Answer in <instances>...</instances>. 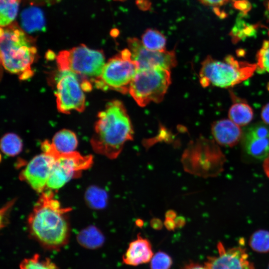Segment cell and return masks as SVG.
Returning <instances> with one entry per match:
<instances>
[{"instance_id":"52a82bcc","label":"cell","mask_w":269,"mask_h":269,"mask_svg":"<svg viewBox=\"0 0 269 269\" xmlns=\"http://www.w3.org/2000/svg\"><path fill=\"white\" fill-rule=\"evenodd\" d=\"M138 67L128 48L121 51L106 63L101 75L94 80L97 88L126 94Z\"/></svg>"},{"instance_id":"f546056e","label":"cell","mask_w":269,"mask_h":269,"mask_svg":"<svg viewBox=\"0 0 269 269\" xmlns=\"http://www.w3.org/2000/svg\"><path fill=\"white\" fill-rule=\"evenodd\" d=\"M60 0H28L34 5H51L60 1Z\"/></svg>"},{"instance_id":"8992f818","label":"cell","mask_w":269,"mask_h":269,"mask_svg":"<svg viewBox=\"0 0 269 269\" xmlns=\"http://www.w3.org/2000/svg\"><path fill=\"white\" fill-rule=\"evenodd\" d=\"M171 82L170 70L138 69L130 84L129 93L136 104L143 107L151 102L162 101Z\"/></svg>"},{"instance_id":"ac0fdd59","label":"cell","mask_w":269,"mask_h":269,"mask_svg":"<svg viewBox=\"0 0 269 269\" xmlns=\"http://www.w3.org/2000/svg\"><path fill=\"white\" fill-rule=\"evenodd\" d=\"M77 240L84 248L96 249L103 245L105 238L97 227L92 225L80 231L77 236Z\"/></svg>"},{"instance_id":"277c9868","label":"cell","mask_w":269,"mask_h":269,"mask_svg":"<svg viewBox=\"0 0 269 269\" xmlns=\"http://www.w3.org/2000/svg\"><path fill=\"white\" fill-rule=\"evenodd\" d=\"M257 68V64L239 61L231 55L222 60L208 56L201 63L199 82L204 88H229L250 78Z\"/></svg>"},{"instance_id":"d6a6232c","label":"cell","mask_w":269,"mask_h":269,"mask_svg":"<svg viewBox=\"0 0 269 269\" xmlns=\"http://www.w3.org/2000/svg\"><path fill=\"white\" fill-rule=\"evenodd\" d=\"M181 269H207L204 266L195 263L190 262L186 264Z\"/></svg>"},{"instance_id":"7c38bea8","label":"cell","mask_w":269,"mask_h":269,"mask_svg":"<svg viewBox=\"0 0 269 269\" xmlns=\"http://www.w3.org/2000/svg\"><path fill=\"white\" fill-rule=\"evenodd\" d=\"M54 163V157L43 152L28 163L20 173V179L41 194L47 188V182Z\"/></svg>"},{"instance_id":"83f0119b","label":"cell","mask_w":269,"mask_h":269,"mask_svg":"<svg viewBox=\"0 0 269 269\" xmlns=\"http://www.w3.org/2000/svg\"><path fill=\"white\" fill-rule=\"evenodd\" d=\"M14 200H11L4 205L0 211V227L2 228L7 223V212L14 203Z\"/></svg>"},{"instance_id":"ab89813d","label":"cell","mask_w":269,"mask_h":269,"mask_svg":"<svg viewBox=\"0 0 269 269\" xmlns=\"http://www.w3.org/2000/svg\"><path fill=\"white\" fill-rule=\"evenodd\" d=\"M268 269H269V266H268Z\"/></svg>"},{"instance_id":"4dcf8cb0","label":"cell","mask_w":269,"mask_h":269,"mask_svg":"<svg viewBox=\"0 0 269 269\" xmlns=\"http://www.w3.org/2000/svg\"><path fill=\"white\" fill-rule=\"evenodd\" d=\"M261 117L264 123L269 125V103L263 107L261 112Z\"/></svg>"},{"instance_id":"e0dca14e","label":"cell","mask_w":269,"mask_h":269,"mask_svg":"<svg viewBox=\"0 0 269 269\" xmlns=\"http://www.w3.org/2000/svg\"><path fill=\"white\" fill-rule=\"evenodd\" d=\"M21 25L28 32L44 31L45 19L43 12L36 7L25 9L21 14Z\"/></svg>"},{"instance_id":"30bf717a","label":"cell","mask_w":269,"mask_h":269,"mask_svg":"<svg viewBox=\"0 0 269 269\" xmlns=\"http://www.w3.org/2000/svg\"><path fill=\"white\" fill-rule=\"evenodd\" d=\"M241 141L243 161H264L269 156V125L258 123L250 126L243 131Z\"/></svg>"},{"instance_id":"e575fe53","label":"cell","mask_w":269,"mask_h":269,"mask_svg":"<svg viewBox=\"0 0 269 269\" xmlns=\"http://www.w3.org/2000/svg\"><path fill=\"white\" fill-rule=\"evenodd\" d=\"M176 228L182 227L185 224V219L181 216L178 217L174 219Z\"/></svg>"},{"instance_id":"9c48e42d","label":"cell","mask_w":269,"mask_h":269,"mask_svg":"<svg viewBox=\"0 0 269 269\" xmlns=\"http://www.w3.org/2000/svg\"><path fill=\"white\" fill-rule=\"evenodd\" d=\"M60 72L55 91L58 111L67 114L73 110L83 112L85 97L78 75L70 71Z\"/></svg>"},{"instance_id":"ffe728a7","label":"cell","mask_w":269,"mask_h":269,"mask_svg":"<svg viewBox=\"0 0 269 269\" xmlns=\"http://www.w3.org/2000/svg\"><path fill=\"white\" fill-rule=\"evenodd\" d=\"M140 41L143 45L149 50H166V39L161 32L156 29L147 28L142 33Z\"/></svg>"},{"instance_id":"5bb4252c","label":"cell","mask_w":269,"mask_h":269,"mask_svg":"<svg viewBox=\"0 0 269 269\" xmlns=\"http://www.w3.org/2000/svg\"><path fill=\"white\" fill-rule=\"evenodd\" d=\"M211 133L218 143L232 147L241 140L243 131L231 120L223 119L212 124Z\"/></svg>"},{"instance_id":"d6986e66","label":"cell","mask_w":269,"mask_h":269,"mask_svg":"<svg viewBox=\"0 0 269 269\" xmlns=\"http://www.w3.org/2000/svg\"><path fill=\"white\" fill-rule=\"evenodd\" d=\"M52 143L59 152L69 153L75 151L78 145V139L74 132L63 129L55 134Z\"/></svg>"},{"instance_id":"603a6c76","label":"cell","mask_w":269,"mask_h":269,"mask_svg":"<svg viewBox=\"0 0 269 269\" xmlns=\"http://www.w3.org/2000/svg\"><path fill=\"white\" fill-rule=\"evenodd\" d=\"M23 147L21 138L16 134L7 133L0 140V149L7 156H13L18 154Z\"/></svg>"},{"instance_id":"60d3db41","label":"cell","mask_w":269,"mask_h":269,"mask_svg":"<svg viewBox=\"0 0 269 269\" xmlns=\"http://www.w3.org/2000/svg\"></svg>"},{"instance_id":"2e32d148","label":"cell","mask_w":269,"mask_h":269,"mask_svg":"<svg viewBox=\"0 0 269 269\" xmlns=\"http://www.w3.org/2000/svg\"><path fill=\"white\" fill-rule=\"evenodd\" d=\"M230 93L233 104L229 110V118L239 126H246L253 118V109L245 100L237 97L232 92Z\"/></svg>"},{"instance_id":"cb8c5ba5","label":"cell","mask_w":269,"mask_h":269,"mask_svg":"<svg viewBox=\"0 0 269 269\" xmlns=\"http://www.w3.org/2000/svg\"><path fill=\"white\" fill-rule=\"evenodd\" d=\"M20 269H57L56 264L48 258H42L38 254L24 259L20 264Z\"/></svg>"},{"instance_id":"4316f807","label":"cell","mask_w":269,"mask_h":269,"mask_svg":"<svg viewBox=\"0 0 269 269\" xmlns=\"http://www.w3.org/2000/svg\"><path fill=\"white\" fill-rule=\"evenodd\" d=\"M257 68L259 72L269 73V40H265L257 54Z\"/></svg>"},{"instance_id":"3957f363","label":"cell","mask_w":269,"mask_h":269,"mask_svg":"<svg viewBox=\"0 0 269 269\" xmlns=\"http://www.w3.org/2000/svg\"><path fill=\"white\" fill-rule=\"evenodd\" d=\"M0 60L7 71L20 80L31 77L37 49L33 40L15 23L0 27Z\"/></svg>"},{"instance_id":"6da1fadb","label":"cell","mask_w":269,"mask_h":269,"mask_svg":"<svg viewBox=\"0 0 269 269\" xmlns=\"http://www.w3.org/2000/svg\"><path fill=\"white\" fill-rule=\"evenodd\" d=\"M71 210L61 206L54 198L52 190L43 192L28 218L30 234L47 249L62 247L67 243L69 237L67 214Z\"/></svg>"},{"instance_id":"f35d334b","label":"cell","mask_w":269,"mask_h":269,"mask_svg":"<svg viewBox=\"0 0 269 269\" xmlns=\"http://www.w3.org/2000/svg\"><path fill=\"white\" fill-rule=\"evenodd\" d=\"M117 0V1H124L126 0Z\"/></svg>"},{"instance_id":"7402d4cb","label":"cell","mask_w":269,"mask_h":269,"mask_svg":"<svg viewBox=\"0 0 269 269\" xmlns=\"http://www.w3.org/2000/svg\"><path fill=\"white\" fill-rule=\"evenodd\" d=\"M20 0H0V25L4 27L15 19Z\"/></svg>"},{"instance_id":"f1b7e54d","label":"cell","mask_w":269,"mask_h":269,"mask_svg":"<svg viewBox=\"0 0 269 269\" xmlns=\"http://www.w3.org/2000/svg\"><path fill=\"white\" fill-rule=\"evenodd\" d=\"M203 4L215 8L224 5L233 0H199Z\"/></svg>"},{"instance_id":"44dd1931","label":"cell","mask_w":269,"mask_h":269,"mask_svg":"<svg viewBox=\"0 0 269 269\" xmlns=\"http://www.w3.org/2000/svg\"><path fill=\"white\" fill-rule=\"evenodd\" d=\"M84 198L88 206L94 209H102L107 205V193L103 189L95 185L91 186L87 189Z\"/></svg>"},{"instance_id":"d4e9b609","label":"cell","mask_w":269,"mask_h":269,"mask_svg":"<svg viewBox=\"0 0 269 269\" xmlns=\"http://www.w3.org/2000/svg\"><path fill=\"white\" fill-rule=\"evenodd\" d=\"M249 245L257 252H269V232L260 230L254 232L250 238Z\"/></svg>"},{"instance_id":"d590c367","label":"cell","mask_w":269,"mask_h":269,"mask_svg":"<svg viewBox=\"0 0 269 269\" xmlns=\"http://www.w3.org/2000/svg\"><path fill=\"white\" fill-rule=\"evenodd\" d=\"M263 168L267 176L269 178V156L264 161Z\"/></svg>"},{"instance_id":"1f68e13d","label":"cell","mask_w":269,"mask_h":269,"mask_svg":"<svg viewBox=\"0 0 269 269\" xmlns=\"http://www.w3.org/2000/svg\"><path fill=\"white\" fill-rule=\"evenodd\" d=\"M164 225L169 231H174L176 228L174 219L165 218Z\"/></svg>"},{"instance_id":"5b68a950","label":"cell","mask_w":269,"mask_h":269,"mask_svg":"<svg viewBox=\"0 0 269 269\" xmlns=\"http://www.w3.org/2000/svg\"><path fill=\"white\" fill-rule=\"evenodd\" d=\"M41 147L43 152L54 158L47 182V188L51 190L60 189L71 179L80 177L82 172L93 164L92 155H82L75 151L61 153L48 140L43 141Z\"/></svg>"},{"instance_id":"8fae6325","label":"cell","mask_w":269,"mask_h":269,"mask_svg":"<svg viewBox=\"0 0 269 269\" xmlns=\"http://www.w3.org/2000/svg\"><path fill=\"white\" fill-rule=\"evenodd\" d=\"M127 44L132 57L139 69L162 68L170 70L177 64L174 50H149L136 37L128 38Z\"/></svg>"},{"instance_id":"ba28073f","label":"cell","mask_w":269,"mask_h":269,"mask_svg":"<svg viewBox=\"0 0 269 269\" xmlns=\"http://www.w3.org/2000/svg\"><path fill=\"white\" fill-rule=\"evenodd\" d=\"M56 61L60 71H70L94 80L101 75L106 64L102 51L90 49L84 44L60 51Z\"/></svg>"},{"instance_id":"74e56055","label":"cell","mask_w":269,"mask_h":269,"mask_svg":"<svg viewBox=\"0 0 269 269\" xmlns=\"http://www.w3.org/2000/svg\"><path fill=\"white\" fill-rule=\"evenodd\" d=\"M135 224L138 227H142L143 225V222L142 220L138 219L136 220Z\"/></svg>"},{"instance_id":"7a4b0ae2","label":"cell","mask_w":269,"mask_h":269,"mask_svg":"<svg viewBox=\"0 0 269 269\" xmlns=\"http://www.w3.org/2000/svg\"><path fill=\"white\" fill-rule=\"evenodd\" d=\"M134 133L124 105L119 100H112L98 115L91 144L97 153L114 159L120 155L126 142L133 139Z\"/></svg>"},{"instance_id":"4fadbf2b","label":"cell","mask_w":269,"mask_h":269,"mask_svg":"<svg viewBox=\"0 0 269 269\" xmlns=\"http://www.w3.org/2000/svg\"><path fill=\"white\" fill-rule=\"evenodd\" d=\"M217 249L218 255L208 257L204 264L207 269H255L243 247L238 246L226 249L219 242Z\"/></svg>"},{"instance_id":"9a60e30c","label":"cell","mask_w":269,"mask_h":269,"mask_svg":"<svg viewBox=\"0 0 269 269\" xmlns=\"http://www.w3.org/2000/svg\"><path fill=\"white\" fill-rule=\"evenodd\" d=\"M153 256L149 240L138 234L136 239L132 241L123 256V262L127 265L137 266L151 261Z\"/></svg>"},{"instance_id":"8d00e7d4","label":"cell","mask_w":269,"mask_h":269,"mask_svg":"<svg viewBox=\"0 0 269 269\" xmlns=\"http://www.w3.org/2000/svg\"><path fill=\"white\" fill-rule=\"evenodd\" d=\"M165 218L175 219L176 218V213L172 210H168L165 213Z\"/></svg>"},{"instance_id":"484cf974","label":"cell","mask_w":269,"mask_h":269,"mask_svg":"<svg viewBox=\"0 0 269 269\" xmlns=\"http://www.w3.org/2000/svg\"><path fill=\"white\" fill-rule=\"evenodd\" d=\"M172 264V258L165 252L159 251L150 261V269H170Z\"/></svg>"},{"instance_id":"836d02e7","label":"cell","mask_w":269,"mask_h":269,"mask_svg":"<svg viewBox=\"0 0 269 269\" xmlns=\"http://www.w3.org/2000/svg\"><path fill=\"white\" fill-rule=\"evenodd\" d=\"M150 225L154 229L159 230L162 228L163 223L160 219L153 218L150 221Z\"/></svg>"}]
</instances>
